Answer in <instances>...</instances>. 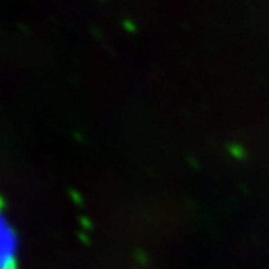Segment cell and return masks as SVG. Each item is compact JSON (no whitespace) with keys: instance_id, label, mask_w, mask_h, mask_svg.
Returning a JSON list of instances; mask_svg holds the SVG:
<instances>
[{"instance_id":"1","label":"cell","mask_w":269,"mask_h":269,"mask_svg":"<svg viewBox=\"0 0 269 269\" xmlns=\"http://www.w3.org/2000/svg\"><path fill=\"white\" fill-rule=\"evenodd\" d=\"M12 254V241L11 232L6 224L0 220V269H5L11 262Z\"/></svg>"}]
</instances>
